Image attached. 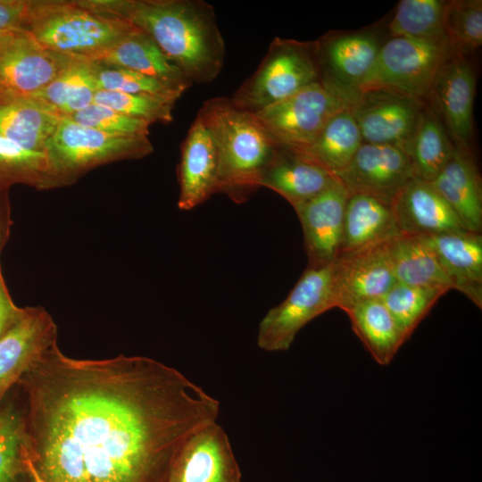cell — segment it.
Returning a JSON list of instances; mask_svg holds the SVG:
<instances>
[{
    "label": "cell",
    "mask_w": 482,
    "mask_h": 482,
    "mask_svg": "<svg viewBox=\"0 0 482 482\" xmlns=\"http://www.w3.org/2000/svg\"><path fill=\"white\" fill-rule=\"evenodd\" d=\"M16 385L29 455L46 482H167L183 443L220 413L173 367L123 354L74 359L57 343Z\"/></svg>",
    "instance_id": "6da1fadb"
},
{
    "label": "cell",
    "mask_w": 482,
    "mask_h": 482,
    "mask_svg": "<svg viewBox=\"0 0 482 482\" xmlns=\"http://www.w3.org/2000/svg\"><path fill=\"white\" fill-rule=\"evenodd\" d=\"M93 10L145 32L193 85L220 73L226 47L214 8L202 0H86Z\"/></svg>",
    "instance_id": "7a4b0ae2"
},
{
    "label": "cell",
    "mask_w": 482,
    "mask_h": 482,
    "mask_svg": "<svg viewBox=\"0 0 482 482\" xmlns=\"http://www.w3.org/2000/svg\"><path fill=\"white\" fill-rule=\"evenodd\" d=\"M196 117L207 127L219 154V193L242 204L261 187L262 174L278 144L253 113L226 96L202 104Z\"/></svg>",
    "instance_id": "3957f363"
},
{
    "label": "cell",
    "mask_w": 482,
    "mask_h": 482,
    "mask_svg": "<svg viewBox=\"0 0 482 482\" xmlns=\"http://www.w3.org/2000/svg\"><path fill=\"white\" fill-rule=\"evenodd\" d=\"M137 29L129 21L93 10L83 1H29L24 29L54 53L88 58Z\"/></svg>",
    "instance_id": "277c9868"
},
{
    "label": "cell",
    "mask_w": 482,
    "mask_h": 482,
    "mask_svg": "<svg viewBox=\"0 0 482 482\" xmlns=\"http://www.w3.org/2000/svg\"><path fill=\"white\" fill-rule=\"evenodd\" d=\"M318 82L320 77L315 41L277 37L256 71L230 100L237 108L254 114Z\"/></svg>",
    "instance_id": "5b68a950"
},
{
    "label": "cell",
    "mask_w": 482,
    "mask_h": 482,
    "mask_svg": "<svg viewBox=\"0 0 482 482\" xmlns=\"http://www.w3.org/2000/svg\"><path fill=\"white\" fill-rule=\"evenodd\" d=\"M454 53L448 42L393 37L380 46L358 94L381 91L423 101L438 71Z\"/></svg>",
    "instance_id": "8992f818"
},
{
    "label": "cell",
    "mask_w": 482,
    "mask_h": 482,
    "mask_svg": "<svg viewBox=\"0 0 482 482\" xmlns=\"http://www.w3.org/2000/svg\"><path fill=\"white\" fill-rule=\"evenodd\" d=\"M154 147L148 137L104 132L61 119L45 152L62 187L71 184L87 171L109 162L139 159Z\"/></svg>",
    "instance_id": "52a82bcc"
},
{
    "label": "cell",
    "mask_w": 482,
    "mask_h": 482,
    "mask_svg": "<svg viewBox=\"0 0 482 482\" xmlns=\"http://www.w3.org/2000/svg\"><path fill=\"white\" fill-rule=\"evenodd\" d=\"M333 308L331 263L307 267L288 295L262 319L257 345L267 352L287 351L306 324Z\"/></svg>",
    "instance_id": "ba28073f"
},
{
    "label": "cell",
    "mask_w": 482,
    "mask_h": 482,
    "mask_svg": "<svg viewBox=\"0 0 482 482\" xmlns=\"http://www.w3.org/2000/svg\"><path fill=\"white\" fill-rule=\"evenodd\" d=\"M348 105L318 82L254 115L278 145L299 149L311 145L327 123Z\"/></svg>",
    "instance_id": "9c48e42d"
},
{
    "label": "cell",
    "mask_w": 482,
    "mask_h": 482,
    "mask_svg": "<svg viewBox=\"0 0 482 482\" xmlns=\"http://www.w3.org/2000/svg\"><path fill=\"white\" fill-rule=\"evenodd\" d=\"M388 238L337 255L331 263L334 308L346 312L361 302L381 299L397 283Z\"/></svg>",
    "instance_id": "30bf717a"
},
{
    "label": "cell",
    "mask_w": 482,
    "mask_h": 482,
    "mask_svg": "<svg viewBox=\"0 0 482 482\" xmlns=\"http://www.w3.org/2000/svg\"><path fill=\"white\" fill-rule=\"evenodd\" d=\"M71 57L45 48L24 29L1 33L0 95H35L56 77Z\"/></svg>",
    "instance_id": "8fae6325"
},
{
    "label": "cell",
    "mask_w": 482,
    "mask_h": 482,
    "mask_svg": "<svg viewBox=\"0 0 482 482\" xmlns=\"http://www.w3.org/2000/svg\"><path fill=\"white\" fill-rule=\"evenodd\" d=\"M423 101L381 91L358 94L349 104L363 143L390 145L406 154Z\"/></svg>",
    "instance_id": "7c38bea8"
},
{
    "label": "cell",
    "mask_w": 482,
    "mask_h": 482,
    "mask_svg": "<svg viewBox=\"0 0 482 482\" xmlns=\"http://www.w3.org/2000/svg\"><path fill=\"white\" fill-rule=\"evenodd\" d=\"M241 470L229 436L217 424H207L183 443L167 482H241Z\"/></svg>",
    "instance_id": "4fadbf2b"
},
{
    "label": "cell",
    "mask_w": 482,
    "mask_h": 482,
    "mask_svg": "<svg viewBox=\"0 0 482 482\" xmlns=\"http://www.w3.org/2000/svg\"><path fill=\"white\" fill-rule=\"evenodd\" d=\"M315 46L320 83L349 104L376 59L378 39L369 33L328 35Z\"/></svg>",
    "instance_id": "5bb4252c"
},
{
    "label": "cell",
    "mask_w": 482,
    "mask_h": 482,
    "mask_svg": "<svg viewBox=\"0 0 482 482\" xmlns=\"http://www.w3.org/2000/svg\"><path fill=\"white\" fill-rule=\"evenodd\" d=\"M336 177L349 195L366 194L391 204L414 173L403 149L362 143L349 165Z\"/></svg>",
    "instance_id": "9a60e30c"
},
{
    "label": "cell",
    "mask_w": 482,
    "mask_h": 482,
    "mask_svg": "<svg viewBox=\"0 0 482 482\" xmlns=\"http://www.w3.org/2000/svg\"><path fill=\"white\" fill-rule=\"evenodd\" d=\"M348 196L336 177L321 192L294 208L303 232L308 268L327 266L337 257Z\"/></svg>",
    "instance_id": "2e32d148"
},
{
    "label": "cell",
    "mask_w": 482,
    "mask_h": 482,
    "mask_svg": "<svg viewBox=\"0 0 482 482\" xmlns=\"http://www.w3.org/2000/svg\"><path fill=\"white\" fill-rule=\"evenodd\" d=\"M476 79L464 54L454 53L442 65L428 97L458 147L470 151L473 133Z\"/></svg>",
    "instance_id": "e0dca14e"
},
{
    "label": "cell",
    "mask_w": 482,
    "mask_h": 482,
    "mask_svg": "<svg viewBox=\"0 0 482 482\" xmlns=\"http://www.w3.org/2000/svg\"><path fill=\"white\" fill-rule=\"evenodd\" d=\"M57 327L40 306L25 307L17 324L0 338V403L21 376L52 345Z\"/></svg>",
    "instance_id": "ac0fdd59"
},
{
    "label": "cell",
    "mask_w": 482,
    "mask_h": 482,
    "mask_svg": "<svg viewBox=\"0 0 482 482\" xmlns=\"http://www.w3.org/2000/svg\"><path fill=\"white\" fill-rule=\"evenodd\" d=\"M178 207L189 211L219 193V154L211 131L197 118L181 145Z\"/></svg>",
    "instance_id": "d6986e66"
},
{
    "label": "cell",
    "mask_w": 482,
    "mask_h": 482,
    "mask_svg": "<svg viewBox=\"0 0 482 482\" xmlns=\"http://www.w3.org/2000/svg\"><path fill=\"white\" fill-rule=\"evenodd\" d=\"M391 208L401 233L430 236L465 230L431 183L416 177L397 193Z\"/></svg>",
    "instance_id": "ffe728a7"
},
{
    "label": "cell",
    "mask_w": 482,
    "mask_h": 482,
    "mask_svg": "<svg viewBox=\"0 0 482 482\" xmlns=\"http://www.w3.org/2000/svg\"><path fill=\"white\" fill-rule=\"evenodd\" d=\"M455 289L482 308V235L467 230L427 236Z\"/></svg>",
    "instance_id": "44dd1931"
},
{
    "label": "cell",
    "mask_w": 482,
    "mask_h": 482,
    "mask_svg": "<svg viewBox=\"0 0 482 482\" xmlns=\"http://www.w3.org/2000/svg\"><path fill=\"white\" fill-rule=\"evenodd\" d=\"M429 182L453 209L465 230L481 233V179L470 151L454 145L445 166Z\"/></svg>",
    "instance_id": "7402d4cb"
},
{
    "label": "cell",
    "mask_w": 482,
    "mask_h": 482,
    "mask_svg": "<svg viewBox=\"0 0 482 482\" xmlns=\"http://www.w3.org/2000/svg\"><path fill=\"white\" fill-rule=\"evenodd\" d=\"M335 178L298 151L278 145L260 186L276 192L295 208L325 189Z\"/></svg>",
    "instance_id": "603a6c76"
},
{
    "label": "cell",
    "mask_w": 482,
    "mask_h": 482,
    "mask_svg": "<svg viewBox=\"0 0 482 482\" xmlns=\"http://www.w3.org/2000/svg\"><path fill=\"white\" fill-rule=\"evenodd\" d=\"M62 118L36 96L0 95V136L26 149L45 152Z\"/></svg>",
    "instance_id": "cb8c5ba5"
},
{
    "label": "cell",
    "mask_w": 482,
    "mask_h": 482,
    "mask_svg": "<svg viewBox=\"0 0 482 482\" xmlns=\"http://www.w3.org/2000/svg\"><path fill=\"white\" fill-rule=\"evenodd\" d=\"M87 59L101 65L142 73L183 92L192 86L152 37L138 28L109 48Z\"/></svg>",
    "instance_id": "d4e9b609"
},
{
    "label": "cell",
    "mask_w": 482,
    "mask_h": 482,
    "mask_svg": "<svg viewBox=\"0 0 482 482\" xmlns=\"http://www.w3.org/2000/svg\"><path fill=\"white\" fill-rule=\"evenodd\" d=\"M396 281L448 292L452 286L427 236L399 232L387 240Z\"/></svg>",
    "instance_id": "484cf974"
},
{
    "label": "cell",
    "mask_w": 482,
    "mask_h": 482,
    "mask_svg": "<svg viewBox=\"0 0 482 482\" xmlns=\"http://www.w3.org/2000/svg\"><path fill=\"white\" fill-rule=\"evenodd\" d=\"M398 233L390 204L370 195L351 194L345 204L338 253L362 248Z\"/></svg>",
    "instance_id": "4316f807"
},
{
    "label": "cell",
    "mask_w": 482,
    "mask_h": 482,
    "mask_svg": "<svg viewBox=\"0 0 482 482\" xmlns=\"http://www.w3.org/2000/svg\"><path fill=\"white\" fill-rule=\"evenodd\" d=\"M345 312L353 331L379 365H388L407 341L381 299L361 302Z\"/></svg>",
    "instance_id": "83f0119b"
},
{
    "label": "cell",
    "mask_w": 482,
    "mask_h": 482,
    "mask_svg": "<svg viewBox=\"0 0 482 482\" xmlns=\"http://www.w3.org/2000/svg\"><path fill=\"white\" fill-rule=\"evenodd\" d=\"M25 405L15 385L0 403V482H31Z\"/></svg>",
    "instance_id": "f1b7e54d"
},
{
    "label": "cell",
    "mask_w": 482,
    "mask_h": 482,
    "mask_svg": "<svg viewBox=\"0 0 482 482\" xmlns=\"http://www.w3.org/2000/svg\"><path fill=\"white\" fill-rule=\"evenodd\" d=\"M362 143L360 129L348 105L327 123L311 145L293 149L336 177L349 165Z\"/></svg>",
    "instance_id": "f546056e"
},
{
    "label": "cell",
    "mask_w": 482,
    "mask_h": 482,
    "mask_svg": "<svg viewBox=\"0 0 482 482\" xmlns=\"http://www.w3.org/2000/svg\"><path fill=\"white\" fill-rule=\"evenodd\" d=\"M97 90L96 64L85 57L72 56L56 77L33 96L62 116H70L93 104Z\"/></svg>",
    "instance_id": "4dcf8cb0"
},
{
    "label": "cell",
    "mask_w": 482,
    "mask_h": 482,
    "mask_svg": "<svg viewBox=\"0 0 482 482\" xmlns=\"http://www.w3.org/2000/svg\"><path fill=\"white\" fill-rule=\"evenodd\" d=\"M454 145L433 108L424 107L407 150L414 177L433 180L450 158Z\"/></svg>",
    "instance_id": "1f68e13d"
},
{
    "label": "cell",
    "mask_w": 482,
    "mask_h": 482,
    "mask_svg": "<svg viewBox=\"0 0 482 482\" xmlns=\"http://www.w3.org/2000/svg\"><path fill=\"white\" fill-rule=\"evenodd\" d=\"M16 184L38 190L62 187L46 152L26 149L0 136V190Z\"/></svg>",
    "instance_id": "d6a6232c"
},
{
    "label": "cell",
    "mask_w": 482,
    "mask_h": 482,
    "mask_svg": "<svg viewBox=\"0 0 482 482\" xmlns=\"http://www.w3.org/2000/svg\"><path fill=\"white\" fill-rule=\"evenodd\" d=\"M446 1L402 0L389 23L393 37L448 42L445 28Z\"/></svg>",
    "instance_id": "836d02e7"
},
{
    "label": "cell",
    "mask_w": 482,
    "mask_h": 482,
    "mask_svg": "<svg viewBox=\"0 0 482 482\" xmlns=\"http://www.w3.org/2000/svg\"><path fill=\"white\" fill-rule=\"evenodd\" d=\"M445 292L396 283L381 300L407 340Z\"/></svg>",
    "instance_id": "e575fe53"
},
{
    "label": "cell",
    "mask_w": 482,
    "mask_h": 482,
    "mask_svg": "<svg viewBox=\"0 0 482 482\" xmlns=\"http://www.w3.org/2000/svg\"><path fill=\"white\" fill-rule=\"evenodd\" d=\"M177 100L172 96L109 90H97L94 97L95 104L149 124L171 121L172 109Z\"/></svg>",
    "instance_id": "d590c367"
},
{
    "label": "cell",
    "mask_w": 482,
    "mask_h": 482,
    "mask_svg": "<svg viewBox=\"0 0 482 482\" xmlns=\"http://www.w3.org/2000/svg\"><path fill=\"white\" fill-rule=\"evenodd\" d=\"M445 28L455 52L464 54L482 45V1H446Z\"/></svg>",
    "instance_id": "8d00e7d4"
},
{
    "label": "cell",
    "mask_w": 482,
    "mask_h": 482,
    "mask_svg": "<svg viewBox=\"0 0 482 482\" xmlns=\"http://www.w3.org/2000/svg\"><path fill=\"white\" fill-rule=\"evenodd\" d=\"M96 64L98 90L128 94L160 95L172 96L177 99L184 93L182 90L162 80L134 71Z\"/></svg>",
    "instance_id": "74e56055"
},
{
    "label": "cell",
    "mask_w": 482,
    "mask_h": 482,
    "mask_svg": "<svg viewBox=\"0 0 482 482\" xmlns=\"http://www.w3.org/2000/svg\"><path fill=\"white\" fill-rule=\"evenodd\" d=\"M66 117L79 124L119 135L148 137L151 125L146 121L129 117L95 103Z\"/></svg>",
    "instance_id": "f35d334b"
},
{
    "label": "cell",
    "mask_w": 482,
    "mask_h": 482,
    "mask_svg": "<svg viewBox=\"0 0 482 482\" xmlns=\"http://www.w3.org/2000/svg\"><path fill=\"white\" fill-rule=\"evenodd\" d=\"M28 6V0H0V34L24 29Z\"/></svg>",
    "instance_id": "ab89813d"
},
{
    "label": "cell",
    "mask_w": 482,
    "mask_h": 482,
    "mask_svg": "<svg viewBox=\"0 0 482 482\" xmlns=\"http://www.w3.org/2000/svg\"><path fill=\"white\" fill-rule=\"evenodd\" d=\"M23 312L24 308L12 302L0 268V338L17 324Z\"/></svg>",
    "instance_id": "60d3db41"
},
{
    "label": "cell",
    "mask_w": 482,
    "mask_h": 482,
    "mask_svg": "<svg viewBox=\"0 0 482 482\" xmlns=\"http://www.w3.org/2000/svg\"><path fill=\"white\" fill-rule=\"evenodd\" d=\"M10 205L7 191L0 190V251L4 247L10 231Z\"/></svg>",
    "instance_id": "b9f144b4"
},
{
    "label": "cell",
    "mask_w": 482,
    "mask_h": 482,
    "mask_svg": "<svg viewBox=\"0 0 482 482\" xmlns=\"http://www.w3.org/2000/svg\"><path fill=\"white\" fill-rule=\"evenodd\" d=\"M28 468H29V476H30V479H31V482H46L40 476L39 474L37 473V470L35 469V467L33 466L32 462H31V460L29 458H29H28Z\"/></svg>",
    "instance_id": "7bdbcfd3"
}]
</instances>
